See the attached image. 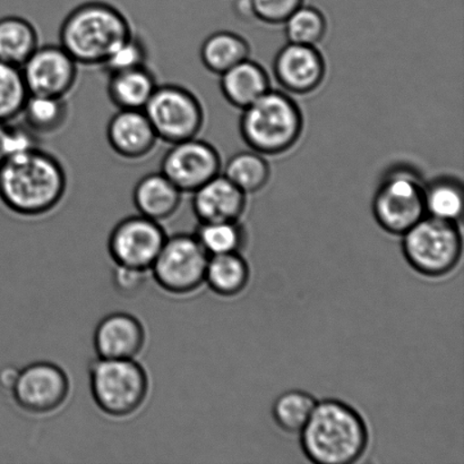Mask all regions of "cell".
<instances>
[{
  "label": "cell",
  "instance_id": "cell-1",
  "mask_svg": "<svg viewBox=\"0 0 464 464\" xmlns=\"http://www.w3.org/2000/svg\"><path fill=\"white\" fill-rule=\"evenodd\" d=\"M67 174L53 154L35 148L8 158L0 166V202L15 215L38 218L62 203Z\"/></svg>",
  "mask_w": 464,
  "mask_h": 464
},
{
  "label": "cell",
  "instance_id": "cell-2",
  "mask_svg": "<svg viewBox=\"0 0 464 464\" xmlns=\"http://www.w3.org/2000/svg\"><path fill=\"white\" fill-rule=\"evenodd\" d=\"M299 434L304 456L317 464L357 462L370 443V431L361 413L335 399L316 402Z\"/></svg>",
  "mask_w": 464,
  "mask_h": 464
},
{
  "label": "cell",
  "instance_id": "cell-3",
  "mask_svg": "<svg viewBox=\"0 0 464 464\" xmlns=\"http://www.w3.org/2000/svg\"><path fill=\"white\" fill-rule=\"evenodd\" d=\"M133 34L124 13L92 0L68 13L59 30V44L80 66L102 67L112 50Z\"/></svg>",
  "mask_w": 464,
  "mask_h": 464
},
{
  "label": "cell",
  "instance_id": "cell-4",
  "mask_svg": "<svg viewBox=\"0 0 464 464\" xmlns=\"http://www.w3.org/2000/svg\"><path fill=\"white\" fill-rule=\"evenodd\" d=\"M239 126L250 149L263 156H277L298 142L304 118L297 102L288 93L270 89L243 109Z\"/></svg>",
  "mask_w": 464,
  "mask_h": 464
},
{
  "label": "cell",
  "instance_id": "cell-5",
  "mask_svg": "<svg viewBox=\"0 0 464 464\" xmlns=\"http://www.w3.org/2000/svg\"><path fill=\"white\" fill-rule=\"evenodd\" d=\"M91 394L99 411L115 420L136 415L147 403L150 377L136 359L97 358L90 366Z\"/></svg>",
  "mask_w": 464,
  "mask_h": 464
},
{
  "label": "cell",
  "instance_id": "cell-6",
  "mask_svg": "<svg viewBox=\"0 0 464 464\" xmlns=\"http://www.w3.org/2000/svg\"><path fill=\"white\" fill-rule=\"evenodd\" d=\"M401 237L404 258L421 276H448L460 262L463 240L458 222L426 216Z\"/></svg>",
  "mask_w": 464,
  "mask_h": 464
},
{
  "label": "cell",
  "instance_id": "cell-7",
  "mask_svg": "<svg viewBox=\"0 0 464 464\" xmlns=\"http://www.w3.org/2000/svg\"><path fill=\"white\" fill-rule=\"evenodd\" d=\"M425 185L411 168L391 169L372 199V215L386 232L402 236L426 217Z\"/></svg>",
  "mask_w": 464,
  "mask_h": 464
},
{
  "label": "cell",
  "instance_id": "cell-8",
  "mask_svg": "<svg viewBox=\"0 0 464 464\" xmlns=\"http://www.w3.org/2000/svg\"><path fill=\"white\" fill-rule=\"evenodd\" d=\"M208 257L194 234L168 236L150 273L166 293L190 295L206 284Z\"/></svg>",
  "mask_w": 464,
  "mask_h": 464
},
{
  "label": "cell",
  "instance_id": "cell-9",
  "mask_svg": "<svg viewBox=\"0 0 464 464\" xmlns=\"http://www.w3.org/2000/svg\"><path fill=\"white\" fill-rule=\"evenodd\" d=\"M144 111L159 140L168 144L198 138L206 121L201 100L179 84L158 85Z\"/></svg>",
  "mask_w": 464,
  "mask_h": 464
},
{
  "label": "cell",
  "instance_id": "cell-10",
  "mask_svg": "<svg viewBox=\"0 0 464 464\" xmlns=\"http://www.w3.org/2000/svg\"><path fill=\"white\" fill-rule=\"evenodd\" d=\"M71 390L70 376L63 367L36 362L18 368L9 395L21 411L34 416H48L65 406Z\"/></svg>",
  "mask_w": 464,
  "mask_h": 464
},
{
  "label": "cell",
  "instance_id": "cell-11",
  "mask_svg": "<svg viewBox=\"0 0 464 464\" xmlns=\"http://www.w3.org/2000/svg\"><path fill=\"white\" fill-rule=\"evenodd\" d=\"M167 237L160 222L140 215L127 217L113 227L108 252L115 266L150 271Z\"/></svg>",
  "mask_w": 464,
  "mask_h": 464
},
{
  "label": "cell",
  "instance_id": "cell-12",
  "mask_svg": "<svg viewBox=\"0 0 464 464\" xmlns=\"http://www.w3.org/2000/svg\"><path fill=\"white\" fill-rule=\"evenodd\" d=\"M221 170L220 153L198 138L170 144L160 163L162 174L183 194H193Z\"/></svg>",
  "mask_w": 464,
  "mask_h": 464
},
{
  "label": "cell",
  "instance_id": "cell-13",
  "mask_svg": "<svg viewBox=\"0 0 464 464\" xmlns=\"http://www.w3.org/2000/svg\"><path fill=\"white\" fill-rule=\"evenodd\" d=\"M79 67L58 44H40L21 70L30 94L67 98L79 80Z\"/></svg>",
  "mask_w": 464,
  "mask_h": 464
},
{
  "label": "cell",
  "instance_id": "cell-14",
  "mask_svg": "<svg viewBox=\"0 0 464 464\" xmlns=\"http://www.w3.org/2000/svg\"><path fill=\"white\" fill-rule=\"evenodd\" d=\"M273 71L285 91L307 94L324 80L325 62L316 45L289 43L276 53Z\"/></svg>",
  "mask_w": 464,
  "mask_h": 464
},
{
  "label": "cell",
  "instance_id": "cell-15",
  "mask_svg": "<svg viewBox=\"0 0 464 464\" xmlns=\"http://www.w3.org/2000/svg\"><path fill=\"white\" fill-rule=\"evenodd\" d=\"M147 330L133 314L116 312L99 322L93 334L98 358L136 359L147 344Z\"/></svg>",
  "mask_w": 464,
  "mask_h": 464
},
{
  "label": "cell",
  "instance_id": "cell-16",
  "mask_svg": "<svg viewBox=\"0 0 464 464\" xmlns=\"http://www.w3.org/2000/svg\"><path fill=\"white\" fill-rule=\"evenodd\" d=\"M107 140L118 157L140 161L154 151L160 140L144 111L118 109L108 122Z\"/></svg>",
  "mask_w": 464,
  "mask_h": 464
},
{
  "label": "cell",
  "instance_id": "cell-17",
  "mask_svg": "<svg viewBox=\"0 0 464 464\" xmlns=\"http://www.w3.org/2000/svg\"><path fill=\"white\" fill-rule=\"evenodd\" d=\"M192 195L194 215L199 222L239 221L247 204V194L222 174Z\"/></svg>",
  "mask_w": 464,
  "mask_h": 464
},
{
  "label": "cell",
  "instance_id": "cell-18",
  "mask_svg": "<svg viewBox=\"0 0 464 464\" xmlns=\"http://www.w3.org/2000/svg\"><path fill=\"white\" fill-rule=\"evenodd\" d=\"M183 195L161 171L151 172L136 183L133 203L139 215L161 224L179 212Z\"/></svg>",
  "mask_w": 464,
  "mask_h": 464
},
{
  "label": "cell",
  "instance_id": "cell-19",
  "mask_svg": "<svg viewBox=\"0 0 464 464\" xmlns=\"http://www.w3.org/2000/svg\"><path fill=\"white\" fill-rule=\"evenodd\" d=\"M220 89L227 102L243 111L266 94L271 85L266 71L247 58L222 72Z\"/></svg>",
  "mask_w": 464,
  "mask_h": 464
},
{
  "label": "cell",
  "instance_id": "cell-20",
  "mask_svg": "<svg viewBox=\"0 0 464 464\" xmlns=\"http://www.w3.org/2000/svg\"><path fill=\"white\" fill-rule=\"evenodd\" d=\"M107 92L117 109L144 111L154 91L158 88L157 77L147 65L109 74Z\"/></svg>",
  "mask_w": 464,
  "mask_h": 464
},
{
  "label": "cell",
  "instance_id": "cell-21",
  "mask_svg": "<svg viewBox=\"0 0 464 464\" xmlns=\"http://www.w3.org/2000/svg\"><path fill=\"white\" fill-rule=\"evenodd\" d=\"M40 45L39 32L24 17L0 18V61L22 67Z\"/></svg>",
  "mask_w": 464,
  "mask_h": 464
},
{
  "label": "cell",
  "instance_id": "cell-22",
  "mask_svg": "<svg viewBox=\"0 0 464 464\" xmlns=\"http://www.w3.org/2000/svg\"><path fill=\"white\" fill-rule=\"evenodd\" d=\"M70 117L67 98L30 94L21 113L23 125L36 136L58 133Z\"/></svg>",
  "mask_w": 464,
  "mask_h": 464
},
{
  "label": "cell",
  "instance_id": "cell-23",
  "mask_svg": "<svg viewBox=\"0 0 464 464\" xmlns=\"http://www.w3.org/2000/svg\"><path fill=\"white\" fill-rule=\"evenodd\" d=\"M248 263L240 253L211 255L208 257L206 284L222 297H235L248 285Z\"/></svg>",
  "mask_w": 464,
  "mask_h": 464
},
{
  "label": "cell",
  "instance_id": "cell-24",
  "mask_svg": "<svg viewBox=\"0 0 464 464\" xmlns=\"http://www.w3.org/2000/svg\"><path fill=\"white\" fill-rule=\"evenodd\" d=\"M248 56L247 41L229 31H219L208 35L199 50L204 67L219 76Z\"/></svg>",
  "mask_w": 464,
  "mask_h": 464
},
{
  "label": "cell",
  "instance_id": "cell-25",
  "mask_svg": "<svg viewBox=\"0 0 464 464\" xmlns=\"http://www.w3.org/2000/svg\"><path fill=\"white\" fill-rule=\"evenodd\" d=\"M426 216L440 220L459 222L464 208V189L461 181L452 177H440L425 185Z\"/></svg>",
  "mask_w": 464,
  "mask_h": 464
},
{
  "label": "cell",
  "instance_id": "cell-26",
  "mask_svg": "<svg viewBox=\"0 0 464 464\" xmlns=\"http://www.w3.org/2000/svg\"><path fill=\"white\" fill-rule=\"evenodd\" d=\"M245 194H253L266 188L271 170L263 154L244 151L232 156L224 169V174Z\"/></svg>",
  "mask_w": 464,
  "mask_h": 464
},
{
  "label": "cell",
  "instance_id": "cell-27",
  "mask_svg": "<svg viewBox=\"0 0 464 464\" xmlns=\"http://www.w3.org/2000/svg\"><path fill=\"white\" fill-rule=\"evenodd\" d=\"M316 402L315 398L306 391H286L273 403V420L286 433H300L307 424Z\"/></svg>",
  "mask_w": 464,
  "mask_h": 464
},
{
  "label": "cell",
  "instance_id": "cell-28",
  "mask_svg": "<svg viewBox=\"0 0 464 464\" xmlns=\"http://www.w3.org/2000/svg\"><path fill=\"white\" fill-rule=\"evenodd\" d=\"M194 235L210 256L240 253L246 245V231L239 221L199 222Z\"/></svg>",
  "mask_w": 464,
  "mask_h": 464
},
{
  "label": "cell",
  "instance_id": "cell-29",
  "mask_svg": "<svg viewBox=\"0 0 464 464\" xmlns=\"http://www.w3.org/2000/svg\"><path fill=\"white\" fill-rule=\"evenodd\" d=\"M29 95L21 67L0 61V122L20 118Z\"/></svg>",
  "mask_w": 464,
  "mask_h": 464
},
{
  "label": "cell",
  "instance_id": "cell-30",
  "mask_svg": "<svg viewBox=\"0 0 464 464\" xmlns=\"http://www.w3.org/2000/svg\"><path fill=\"white\" fill-rule=\"evenodd\" d=\"M289 43L316 45L324 38L326 20L315 7L300 6L284 23Z\"/></svg>",
  "mask_w": 464,
  "mask_h": 464
},
{
  "label": "cell",
  "instance_id": "cell-31",
  "mask_svg": "<svg viewBox=\"0 0 464 464\" xmlns=\"http://www.w3.org/2000/svg\"><path fill=\"white\" fill-rule=\"evenodd\" d=\"M148 49L144 41L135 34L112 50L102 67L107 74L147 65Z\"/></svg>",
  "mask_w": 464,
  "mask_h": 464
},
{
  "label": "cell",
  "instance_id": "cell-32",
  "mask_svg": "<svg viewBox=\"0 0 464 464\" xmlns=\"http://www.w3.org/2000/svg\"><path fill=\"white\" fill-rule=\"evenodd\" d=\"M255 17L268 24H284L304 0H252Z\"/></svg>",
  "mask_w": 464,
  "mask_h": 464
},
{
  "label": "cell",
  "instance_id": "cell-33",
  "mask_svg": "<svg viewBox=\"0 0 464 464\" xmlns=\"http://www.w3.org/2000/svg\"><path fill=\"white\" fill-rule=\"evenodd\" d=\"M150 271L139 270V268L115 266L113 268V285L118 294L131 297L143 290L147 285Z\"/></svg>",
  "mask_w": 464,
  "mask_h": 464
},
{
  "label": "cell",
  "instance_id": "cell-34",
  "mask_svg": "<svg viewBox=\"0 0 464 464\" xmlns=\"http://www.w3.org/2000/svg\"><path fill=\"white\" fill-rule=\"evenodd\" d=\"M11 124L0 122V166L7 160L9 156V126Z\"/></svg>",
  "mask_w": 464,
  "mask_h": 464
},
{
  "label": "cell",
  "instance_id": "cell-35",
  "mask_svg": "<svg viewBox=\"0 0 464 464\" xmlns=\"http://www.w3.org/2000/svg\"><path fill=\"white\" fill-rule=\"evenodd\" d=\"M17 372L18 368L14 366L5 367L0 371V386L8 394L11 392L14 382H15Z\"/></svg>",
  "mask_w": 464,
  "mask_h": 464
},
{
  "label": "cell",
  "instance_id": "cell-36",
  "mask_svg": "<svg viewBox=\"0 0 464 464\" xmlns=\"http://www.w3.org/2000/svg\"><path fill=\"white\" fill-rule=\"evenodd\" d=\"M235 12L243 20H252L255 17L252 0H236Z\"/></svg>",
  "mask_w": 464,
  "mask_h": 464
}]
</instances>
